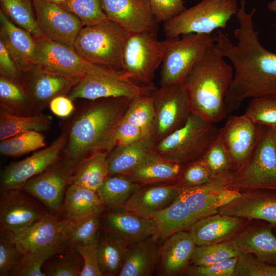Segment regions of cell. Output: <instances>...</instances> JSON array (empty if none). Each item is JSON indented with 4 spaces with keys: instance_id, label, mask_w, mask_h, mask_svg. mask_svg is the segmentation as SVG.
Segmentation results:
<instances>
[{
    "instance_id": "f546056e",
    "label": "cell",
    "mask_w": 276,
    "mask_h": 276,
    "mask_svg": "<svg viewBox=\"0 0 276 276\" xmlns=\"http://www.w3.org/2000/svg\"><path fill=\"white\" fill-rule=\"evenodd\" d=\"M157 240L152 236L130 245L118 275H150L158 260Z\"/></svg>"
},
{
    "instance_id": "cb8c5ba5",
    "label": "cell",
    "mask_w": 276,
    "mask_h": 276,
    "mask_svg": "<svg viewBox=\"0 0 276 276\" xmlns=\"http://www.w3.org/2000/svg\"><path fill=\"white\" fill-rule=\"evenodd\" d=\"M180 187L176 183L141 186L121 208L142 217L150 218L170 205L178 196Z\"/></svg>"
},
{
    "instance_id": "60d3db41",
    "label": "cell",
    "mask_w": 276,
    "mask_h": 276,
    "mask_svg": "<svg viewBox=\"0 0 276 276\" xmlns=\"http://www.w3.org/2000/svg\"><path fill=\"white\" fill-rule=\"evenodd\" d=\"M64 244L58 245L22 255L12 268L9 275L15 276H47L41 270L43 264L60 252Z\"/></svg>"
},
{
    "instance_id": "ffe728a7",
    "label": "cell",
    "mask_w": 276,
    "mask_h": 276,
    "mask_svg": "<svg viewBox=\"0 0 276 276\" xmlns=\"http://www.w3.org/2000/svg\"><path fill=\"white\" fill-rule=\"evenodd\" d=\"M20 189L2 192L0 203L1 233L16 235L48 215L20 192Z\"/></svg>"
},
{
    "instance_id": "6125c7cd",
    "label": "cell",
    "mask_w": 276,
    "mask_h": 276,
    "mask_svg": "<svg viewBox=\"0 0 276 276\" xmlns=\"http://www.w3.org/2000/svg\"><path fill=\"white\" fill-rule=\"evenodd\" d=\"M272 132V135L276 148V127L273 128H270Z\"/></svg>"
},
{
    "instance_id": "d6a6232c",
    "label": "cell",
    "mask_w": 276,
    "mask_h": 276,
    "mask_svg": "<svg viewBox=\"0 0 276 276\" xmlns=\"http://www.w3.org/2000/svg\"><path fill=\"white\" fill-rule=\"evenodd\" d=\"M108 153L100 151L83 159L75 167L71 184L97 192L109 176Z\"/></svg>"
},
{
    "instance_id": "4fadbf2b",
    "label": "cell",
    "mask_w": 276,
    "mask_h": 276,
    "mask_svg": "<svg viewBox=\"0 0 276 276\" xmlns=\"http://www.w3.org/2000/svg\"><path fill=\"white\" fill-rule=\"evenodd\" d=\"M36 64L58 75L82 78L96 69L76 51L74 48L45 37L35 39Z\"/></svg>"
},
{
    "instance_id": "ac0fdd59",
    "label": "cell",
    "mask_w": 276,
    "mask_h": 276,
    "mask_svg": "<svg viewBox=\"0 0 276 276\" xmlns=\"http://www.w3.org/2000/svg\"><path fill=\"white\" fill-rule=\"evenodd\" d=\"M107 19L114 21L130 33L157 32L159 22L149 0H101Z\"/></svg>"
},
{
    "instance_id": "3957f363",
    "label": "cell",
    "mask_w": 276,
    "mask_h": 276,
    "mask_svg": "<svg viewBox=\"0 0 276 276\" xmlns=\"http://www.w3.org/2000/svg\"><path fill=\"white\" fill-rule=\"evenodd\" d=\"M215 44L195 64L182 82L191 111L217 124L228 113L225 98L234 70Z\"/></svg>"
},
{
    "instance_id": "d4e9b609",
    "label": "cell",
    "mask_w": 276,
    "mask_h": 276,
    "mask_svg": "<svg viewBox=\"0 0 276 276\" xmlns=\"http://www.w3.org/2000/svg\"><path fill=\"white\" fill-rule=\"evenodd\" d=\"M0 40L22 72L36 64L35 39L14 24L0 9Z\"/></svg>"
},
{
    "instance_id": "603a6c76",
    "label": "cell",
    "mask_w": 276,
    "mask_h": 276,
    "mask_svg": "<svg viewBox=\"0 0 276 276\" xmlns=\"http://www.w3.org/2000/svg\"><path fill=\"white\" fill-rule=\"evenodd\" d=\"M250 221L218 213L195 221L189 233L196 246L219 243L231 240Z\"/></svg>"
},
{
    "instance_id": "bcb514c9",
    "label": "cell",
    "mask_w": 276,
    "mask_h": 276,
    "mask_svg": "<svg viewBox=\"0 0 276 276\" xmlns=\"http://www.w3.org/2000/svg\"><path fill=\"white\" fill-rule=\"evenodd\" d=\"M257 125L270 128L276 127V99H251L244 113Z\"/></svg>"
},
{
    "instance_id": "30bf717a",
    "label": "cell",
    "mask_w": 276,
    "mask_h": 276,
    "mask_svg": "<svg viewBox=\"0 0 276 276\" xmlns=\"http://www.w3.org/2000/svg\"><path fill=\"white\" fill-rule=\"evenodd\" d=\"M164 54L163 41L157 39L156 32L130 33L124 47L122 71L141 85H151Z\"/></svg>"
},
{
    "instance_id": "4316f807",
    "label": "cell",
    "mask_w": 276,
    "mask_h": 276,
    "mask_svg": "<svg viewBox=\"0 0 276 276\" xmlns=\"http://www.w3.org/2000/svg\"><path fill=\"white\" fill-rule=\"evenodd\" d=\"M122 210L113 211L106 214L105 223L108 233L128 246L154 236L156 226L153 219Z\"/></svg>"
},
{
    "instance_id": "74e56055",
    "label": "cell",
    "mask_w": 276,
    "mask_h": 276,
    "mask_svg": "<svg viewBox=\"0 0 276 276\" xmlns=\"http://www.w3.org/2000/svg\"><path fill=\"white\" fill-rule=\"evenodd\" d=\"M141 186L124 175L109 176L97 191L104 206L122 208Z\"/></svg>"
},
{
    "instance_id": "5b68a950",
    "label": "cell",
    "mask_w": 276,
    "mask_h": 276,
    "mask_svg": "<svg viewBox=\"0 0 276 276\" xmlns=\"http://www.w3.org/2000/svg\"><path fill=\"white\" fill-rule=\"evenodd\" d=\"M219 129L191 112L183 126L156 144L159 156L185 166L202 158L217 139Z\"/></svg>"
},
{
    "instance_id": "277c9868",
    "label": "cell",
    "mask_w": 276,
    "mask_h": 276,
    "mask_svg": "<svg viewBox=\"0 0 276 276\" xmlns=\"http://www.w3.org/2000/svg\"><path fill=\"white\" fill-rule=\"evenodd\" d=\"M130 33L118 23L106 19L84 26L74 43V49L88 63L121 71L125 41Z\"/></svg>"
},
{
    "instance_id": "8fae6325",
    "label": "cell",
    "mask_w": 276,
    "mask_h": 276,
    "mask_svg": "<svg viewBox=\"0 0 276 276\" xmlns=\"http://www.w3.org/2000/svg\"><path fill=\"white\" fill-rule=\"evenodd\" d=\"M152 96L154 116L151 134L156 144L183 126L191 111L182 83L160 86Z\"/></svg>"
},
{
    "instance_id": "94428289",
    "label": "cell",
    "mask_w": 276,
    "mask_h": 276,
    "mask_svg": "<svg viewBox=\"0 0 276 276\" xmlns=\"http://www.w3.org/2000/svg\"><path fill=\"white\" fill-rule=\"evenodd\" d=\"M48 3H51L53 4H55L58 5H60L61 4H64L68 0H42Z\"/></svg>"
},
{
    "instance_id": "f907efd6",
    "label": "cell",
    "mask_w": 276,
    "mask_h": 276,
    "mask_svg": "<svg viewBox=\"0 0 276 276\" xmlns=\"http://www.w3.org/2000/svg\"><path fill=\"white\" fill-rule=\"evenodd\" d=\"M238 258L227 259L206 266L189 264L185 272L190 276H234Z\"/></svg>"
},
{
    "instance_id": "f6af8a7d",
    "label": "cell",
    "mask_w": 276,
    "mask_h": 276,
    "mask_svg": "<svg viewBox=\"0 0 276 276\" xmlns=\"http://www.w3.org/2000/svg\"><path fill=\"white\" fill-rule=\"evenodd\" d=\"M201 159L213 178L227 176L234 171L231 159L219 133Z\"/></svg>"
},
{
    "instance_id": "e0dca14e",
    "label": "cell",
    "mask_w": 276,
    "mask_h": 276,
    "mask_svg": "<svg viewBox=\"0 0 276 276\" xmlns=\"http://www.w3.org/2000/svg\"><path fill=\"white\" fill-rule=\"evenodd\" d=\"M73 223L65 218L59 219L48 214L24 232L10 235L22 255L66 243Z\"/></svg>"
},
{
    "instance_id": "681fc988",
    "label": "cell",
    "mask_w": 276,
    "mask_h": 276,
    "mask_svg": "<svg viewBox=\"0 0 276 276\" xmlns=\"http://www.w3.org/2000/svg\"><path fill=\"white\" fill-rule=\"evenodd\" d=\"M212 179L208 169L200 159L185 166L177 184L180 188L194 187L204 184Z\"/></svg>"
},
{
    "instance_id": "484cf974",
    "label": "cell",
    "mask_w": 276,
    "mask_h": 276,
    "mask_svg": "<svg viewBox=\"0 0 276 276\" xmlns=\"http://www.w3.org/2000/svg\"><path fill=\"white\" fill-rule=\"evenodd\" d=\"M156 143L151 134L129 145L115 146L108 154L109 176L125 175L154 158Z\"/></svg>"
},
{
    "instance_id": "11a10c76",
    "label": "cell",
    "mask_w": 276,
    "mask_h": 276,
    "mask_svg": "<svg viewBox=\"0 0 276 276\" xmlns=\"http://www.w3.org/2000/svg\"><path fill=\"white\" fill-rule=\"evenodd\" d=\"M149 134L140 127L121 120L115 132L114 147L133 143Z\"/></svg>"
},
{
    "instance_id": "6f0895ef",
    "label": "cell",
    "mask_w": 276,
    "mask_h": 276,
    "mask_svg": "<svg viewBox=\"0 0 276 276\" xmlns=\"http://www.w3.org/2000/svg\"><path fill=\"white\" fill-rule=\"evenodd\" d=\"M73 100L65 95L57 96L50 102L49 106L52 112L60 118H67L75 111Z\"/></svg>"
},
{
    "instance_id": "680465c9",
    "label": "cell",
    "mask_w": 276,
    "mask_h": 276,
    "mask_svg": "<svg viewBox=\"0 0 276 276\" xmlns=\"http://www.w3.org/2000/svg\"><path fill=\"white\" fill-rule=\"evenodd\" d=\"M241 192L235 189H224L216 196V204L218 209L224 206L240 195Z\"/></svg>"
},
{
    "instance_id": "5bb4252c",
    "label": "cell",
    "mask_w": 276,
    "mask_h": 276,
    "mask_svg": "<svg viewBox=\"0 0 276 276\" xmlns=\"http://www.w3.org/2000/svg\"><path fill=\"white\" fill-rule=\"evenodd\" d=\"M76 166L63 156L48 169L28 180L20 189L38 198L53 211H58L61 208L65 189L71 184Z\"/></svg>"
},
{
    "instance_id": "ba28073f",
    "label": "cell",
    "mask_w": 276,
    "mask_h": 276,
    "mask_svg": "<svg viewBox=\"0 0 276 276\" xmlns=\"http://www.w3.org/2000/svg\"><path fill=\"white\" fill-rule=\"evenodd\" d=\"M163 41L160 86L182 83L195 64L215 43V37L212 34L190 33Z\"/></svg>"
},
{
    "instance_id": "7a4b0ae2",
    "label": "cell",
    "mask_w": 276,
    "mask_h": 276,
    "mask_svg": "<svg viewBox=\"0 0 276 276\" xmlns=\"http://www.w3.org/2000/svg\"><path fill=\"white\" fill-rule=\"evenodd\" d=\"M131 99L124 97L90 101L79 108L65 129L67 142L63 156L76 165L100 151L114 147V135Z\"/></svg>"
},
{
    "instance_id": "83f0119b",
    "label": "cell",
    "mask_w": 276,
    "mask_h": 276,
    "mask_svg": "<svg viewBox=\"0 0 276 276\" xmlns=\"http://www.w3.org/2000/svg\"><path fill=\"white\" fill-rule=\"evenodd\" d=\"M196 246L190 233L185 231L169 236L159 250L161 274L174 275L186 271Z\"/></svg>"
},
{
    "instance_id": "816d5d0a",
    "label": "cell",
    "mask_w": 276,
    "mask_h": 276,
    "mask_svg": "<svg viewBox=\"0 0 276 276\" xmlns=\"http://www.w3.org/2000/svg\"><path fill=\"white\" fill-rule=\"evenodd\" d=\"M98 241L85 244H78L74 248L83 259V268L80 276H102L100 271L98 254Z\"/></svg>"
},
{
    "instance_id": "f5cc1de1",
    "label": "cell",
    "mask_w": 276,
    "mask_h": 276,
    "mask_svg": "<svg viewBox=\"0 0 276 276\" xmlns=\"http://www.w3.org/2000/svg\"><path fill=\"white\" fill-rule=\"evenodd\" d=\"M22 254L10 234L1 233L0 238V275H9Z\"/></svg>"
},
{
    "instance_id": "7402d4cb",
    "label": "cell",
    "mask_w": 276,
    "mask_h": 276,
    "mask_svg": "<svg viewBox=\"0 0 276 276\" xmlns=\"http://www.w3.org/2000/svg\"><path fill=\"white\" fill-rule=\"evenodd\" d=\"M274 227L262 220H251L232 239L241 255L250 254L258 259L276 265V235Z\"/></svg>"
},
{
    "instance_id": "1f68e13d",
    "label": "cell",
    "mask_w": 276,
    "mask_h": 276,
    "mask_svg": "<svg viewBox=\"0 0 276 276\" xmlns=\"http://www.w3.org/2000/svg\"><path fill=\"white\" fill-rule=\"evenodd\" d=\"M150 218L155 222L156 232L154 237L157 239L167 238L174 233L189 229L196 221L180 193L170 205Z\"/></svg>"
},
{
    "instance_id": "8992f818",
    "label": "cell",
    "mask_w": 276,
    "mask_h": 276,
    "mask_svg": "<svg viewBox=\"0 0 276 276\" xmlns=\"http://www.w3.org/2000/svg\"><path fill=\"white\" fill-rule=\"evenodd\" d=\"M226 187L240 192L276 190V148L270 127L261 126L252 153L241 167L227 176Z\"/></svg>"
},
{
    "instance_id": "d6986e66",
    "label": "cell",
    "mask_w": 276,
    "mask_h": 276,
    "mask_svg": "<svg viewBox=\"0 0 276 276\" xmlns=\"http://www.w3.org/2000/svg\"><path fill=\"white\" fill-rule=\"evenodd\" d=\"M261 126L244 114L232 116L219 130L222 143L231 159L234 171L247 160L257 143Z\"/></svg>"
},
{
    "instance_id": "91938a15",
    "label": "cell",
    "mask_w": 276,
    "mask_h": 276,
    "mask_svg": "<svg viewBox=\"0 0 276 276\" xmlns=\"http://www.w3.org/2000/svg\"><path fill=\"white\" fill-rule=\"evenodd\" d=\"M268 9L270 11L276 13V0H273L268 5Z\"/></svg>"
},
{
    "instance_id": "ee69618b",
    "label": "cell",
    "mask_w": 276,
    "mask_h": 276,
    "mask_svg": "<svg viewBox=\"0 0 276 276\" xmlns=\"http://www.w3.org/2000/svg\"><path fill=\"white\" fill-rule=\"evenodd\" d=\"M103 208L104 206L74 220L66 243L72 247L76 244L88 243L97 240L100 215Z\"/></svg>"
},
{
    "instance_id": "9c48e42d",
    "label": "cell",
    "mask_w": 276,
    "mask_h": 276,
    "mask_svg": "<svg viewBox=\"0 0 276 276\" xmlns=\"http://www.w3.org/2000/svg\"><path fill=\"white\" fill-rule=\"evenodd\" d=\"M155 88L152 84L143 85L136 83L123 71L97 65L94 71L80 79L67 96L73 101L116 97L132 99L137 96L151 94Z\"/></svg>"
},
{
    "instance_id": "c3c4849f",
    "label": "cell",
    "mask_w": 276,
    "mask_h": 276,
    "mask_svg": "<svg viewBox=\"0 0 276 276\" xmlns=\"http://www.w3.org/2000/svg\"><path fill=\"white\" fill-rule=\"evenodd\" d=\"M234 276H276V265L262 261L250 254H242L238 258Z\"/></svg>"
},
{
    "instance_id": "db71d44e",
    "label": "cell",
    "mask_w": 276,
    "mask_h": 276,
    "mask_svg": "<svg viewBox=\"0 0 276 276\" xmlns=\"http://www.w3.org/2000/svg\"><path fill=\"white\" fill-rule=\"evenodd\" d=\"M151 9L159 23L164 24L186 9L183 0H149Z\"/></svg>"
},
{
    "instance_id": "4dcf8cb0",
    "label": "cell",
    "mask_w": 276,
    "mask_h": 276,
    "mask_svg": "<svg viewBox=\"0 0 276 276\" xmlns=\"http://www.w3.org/2000/svg\"><path fill=\"white\" fill-rule=\"evenodd\" d=\"M185 167L158 154L142 166L124 175L141 186L165 182L177 183Z\"/></svg>"
},
{
    "instance_id": "836d02e7",
    "label": "cell",
    "mask_w": 276,
    "mask_h": 276,
    "mask_svg": "<svg viewBox=\"0 0 276 276\" xmlns=\"http://www.w3.org/2000/svg\"><path fill=\"white\" fill-rule=\"evenodd\" d=\"M103 206L97 192L71 183L66 190L61 209L65 218L74 221Z\"/></svg>"
},
{
    "instance_id": "e575fe53",
    "label": "cell",
    "mask_w": 276,
    "mask_h": 276,
    "mask_svg": "<svg viewBox=\"0 0 276 276\" xmlns=\"http://www.w3.org/2000/svg\"><path fill=\"white\" fill-rule=\"evenodd\" d=\"M52 122L50 116L42 113L18 116L0 107V140L28 131H48L51 128Z\"/></svg>"
},
{
    "instance_id": "44dd1931",
    "label": "cell",
    "mask_w": 276,
    "mask_h": 276,
    "mask_svg": "<svg viewBox=\"0 0 276 276\" xmlns=\"http://www.w3.org/2000/svg\"><path fill=\"white\" fill-rule=\"evenodd\" d=\"M218 213L248 219L262 220L276 227V190H258L241 192Z\"/></svg>"
},
{
    "instance_id": "52a82bcc",
    "label": "cell",
    "mask_w": 276,
    "mask_h": 276,
    "mask_svg": "<svg viewBox=\"0 0 276 276\" xmlns=\"http://www.w3.org/2000/svg\"><path fill=\"white\" fill-rule=\"evenodd\" d=\"M236 0H202L164 24L167 38L195 33L212 34L226 27L239 9Z\"/></svg>"
},
{
    "instance_id": "6da1fadb",
    "label": "cell",
    "mask_w": 276,
    "mask_h": 276,
    "mask_svg": "<svg viewBox=\"0 0 276 276\" xmlns=\"http://www.w3.org/2000/svg\"><path fill=\"white\" fill-rule=\"evenodd\" d=\"M255 8L248 13L246 2L240 1L235 15L238 27L234 32L236 43L220 29L214 34L215 44L228 59L234 70L233 80L225 98L227 112L240 107L249 98L276 99V54L260 43L253 16Z\"/></svg>"
},
{
    "instance_id": "7dc6e473",
    "label": "cell",
    "mask_w": 276,
    "mask_h": 276,
    "mask_svg": "<svg viewBox=\"0 0 276 276\" xmlns=\"http://www.w3.org/2000/svg\"><path fill=\"white\" fill-rule=\"evenodd\" d=\"M82 258L73 247L49 264L44 272L49 276H78L83 268Z\"/></svg>"
},
{
    "instance_id": "ab89813d",
    "label": "cell",
    "mask_w": 276,
    "mask_h": 276,
    "mask_svg": "<svg viewBox=\"0 0 276 276\" xmlns=\"http://www.w3.org/2000/svg\"><path fill=\"white\" fill-rule=\"evenodd\" d=\"M240 252L233 240L196 246L190 259V264L196 266H206L232 258H238Z\"/></svg>"
},
{
    "instance_id": "d590c367",
    "label": "cell",
    "mask_w": 276,
    "mask_h": 276,
    "mask_svg": "<svg viewBox=\"0 0 276 276\" xmlns=\"http://www.w3.org/2000/svg\"><path fill=\"white\" fill-rule=\"evenodd\" d=\"M0 107L18 116L36 113L23 85L0 76Z\"/></svg>"
},
{
    "instance_id": "2e32d148",
    "label": "cell",
    "mask_w": 276,
    "mask_h": 276,
    "mask_svg": "<svg viewBox=\"0 0 276 276\" xmlns=\"http://www.w3.org/2000/svg\"><path fill=\"white\" fill-rule=\"evenodd\" d=\"M80 79L50 72L35 64L23 73L22 85L39 113L53 99L68 93Z\"/></svg>"
},
{
    "instance_id": "f1b7e54d",
    "label": "cell",
    "mask_w": 276,
    "mask_h": 276,
    "mask_svg": "<svg viewBox=\"0 0 276 276\" xmlns=\"http://www.w3.org/2000/svg\"><path fill=\"white\" fill-rule=\"evenodd\" d=\"M228 175L213 178L200 186L180 188V194L196 221L218 213L216 196L219 192L227 188Z\"/></svg>"
},
{
    "instance_id": "7bdbcfd3",
    "label": "cell",
    "mask_w": 276,
    "mask_h": 276,
    "mask_svg": "<svg viewBox=\"0 0 276 276\" xmlns=\"http://www.w3.org/2000/svg\"><path fill=\"white\" fill-rule=\"evenodd\" d=\"M44 136L39 131L22 132L1 141L0 153L8 156H18L44 148Z\"/></svg>"
},
{
    "instance_id": "f35d334b",
    "label": "cell",
    "mask_w": 276,
    "mask_h": 276,
    "mask_svg": "<svg viewBox=\"0 0 276 276\" xmlns=\"http://www.w3.org/2000/svg\"><path fill=\"white\" fill-rule=\"evenodd\" d=\"M1 9L16 25L35 39L42 37L38 28L32 0H0Z\"/></svg>"
},
{
    "instance_id": "7c38bea8",
    "label": "cell",
    "mask_w": 276,
    "mask_h": 276,
    "mask_svg": "<svg viewBox=\"0 0 276 276\" xmlns=\"http://www.w3.org/2000/svg\"><path fill=\"white\" fill-rule=\"evenodd\" d=\"M67 139L64 129L48 147L7 166L1 176L2 192L20 189L31 178L43 172L63 157Z\"/></svg>"
},
{
    "instance_id": "9f6ffc18",
    "label": "cell",
    "mask_w": 276,
    "mask_h": 276,
    "mask_svg": "<svg viewBox=\"0 0 276 276\" xmlns=\"http://www.w3.org/2000/svg\"><path fill=\"white\" fill-rule=\"evenodd\" d=\"M0 76L22 85L23 73L18 68L1 40Z\"/></svg>"
},
{
    "instance_id": "8d00e7d4",
    "label": "cell",
    "mask_w": 276,
    "mask_h": 276,
    "mask_svg": "<svg viewBox=\"0 0 276 276\" xmlns=\"http://www.w3.org/2000/svg\"><path fill=\"white\" fill-rule=\"evenodd\" d=\"M128 248L125 242L109 233L98 241V261L102 276L118 275Z\"/></svg>"
},
{
    "instance_id": "be15d7a7",
    "label": "cell",
    "mask_w": 276,
    "mask_h": 276,
    "mask_svg": "<svg viewBox=\"0 0 276 276\" xmlns=\"http://www.w3.org/2000/svg\"><path fill=\"white\" fill-rule=\"evenodd\" d=\"M273 232L275 234V235H276V227L273 229Z\"/></svg>"
},
{
    "instance_id": "9a60e30c",
    "label": "cell",
    "mask_w": 276,
    "mask_h": 276,
    "mask_svg": "<svg viewBox=\"0 0 276 276\" xmlns=\"http://www.w3.org/2000/svg\"><path fill=\"white\" fill-rule=\"evenodd\" d=\"M36 21L43 37L74 48L83 27L80 18L58 5L32 0Z\"/></svg>"
},
{
    "instance_id": "b9f144b4",
    "label": "cell",
    "mask_w": 276,
    "mask_h": 276,
    "mask_svg": "<svg viewBox=\"0 0 276 276\" xmlns=\"http://www.w3.org/2000/svg\"><path fill=\"white\" fill-rule=\"evenodd\" d=\"M154 116L152 93L144 94L131 100L121 121L137 126L147 133L151 134Z\"/></svg>"
}]
</instances>
